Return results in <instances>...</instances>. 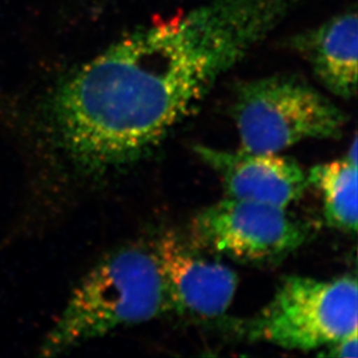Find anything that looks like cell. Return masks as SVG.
<instances>
[{
  "mask_svg": "<svg viewBox=\"0 0 358 358\" xmlns=\"http://www.w3.org/2000/svg\"><path fill=\"white\" fill-rule=\"evenodd\" d=\"M197 156L220 176L227 197L287 209L310 186L308 173L296 160L278 153L227 151L195 146Z\"/></svg>",
  "mask_w": 358,
  "mask_h": 358,
  "instance_id": "cell-7",
  "label": "cell"
},
{
  "mask_svg": "<svg viewBox=\"0 0 358 358\" xmlns=\"http://www.w3.org/2000/svg\"><path fill=\"white\" fill-rule=\"evenodd\" d=\"M194 234L217 253L241 261H268L297 250L308 230L287 209L227 197L197 213Z\"/></svg>",
  "mask_w": 358,
  "mask_h": 358,
  "instance_id": "cell-5",
  "label": "cell"
},
{
  "mask_svg": "<svg viewBox=\"0 0 358 358\" xmlns=\"http://www.w3.org/2000/svg\"><path fill=\"white\" fill-rule=\"evenodd\" d=\"M172 312L152 248L130 246L102 259L72 292L41 355L54 356L116 328Z\"/></svg>",
  "mask_w": 358,
  "mask_h": 358,
  "instance_id": "cell-2",
  "label": "cell"
},
{
  "mask_svg": "<svg viewBox=\"0 0 358 358\" xmlns=\"http://www.w3.org/2000/svg\"><path fill=\"white\" fill-rule=\"evenodd\" d=\"M357 162L348 157L315 166L308 173V183L322 195L328 227L349 234L357 230Z\"/></svg>",
  "mask_w": 358,
  "mask_h": 358,
  "instance_id": "cell-9",
  "label": "cell"
},
{
  "mask_svg": "<svg viewBox=\"0 0 358 358\" xmlns=\"http://www.w3.org/2000/svg\"><path fill=\"white\" fill-rule=\"evenodd\" d=\"M301 1L208 0L124 35L52 92L63 149L90 173L141 159Z\"/></svg>",
  "mask_w": 358,
  "mask_h": 358,
  "instance_id": "cell-1",
  "label": "cell"
},
{
  "mask_svg": "<svg viewBox=\"0 0 358 358\" xmlns=\"http://www.w3.org/2000/svg\"><path fill=\"white\" fill-rule=\"evenodd\" d=\"M152 252L167 287L172 312L215 319L230 308L239 280L236 271L202 257L176 234H164Z\"/></svg>",
  "mask_w": 358,
  "mask_h": 358,
  "instance_id": "cell-6",
  "label": "cell"
},
{
  "mask_svg": "<svg viewBox=\"0 0 358 358\" xmlns=\"http://www.w3.org/2000/svg\"><path fill=\"white\" fill-rule=\"evenodd\" d=\"M322 349H324V352H320V355L327 356V357H357V329L350 331L348 334H345V336H342Z\"/></svg>",
  "mask_w": 358,
  "mask_h": 358,
  "instance_id": "cell-10",
  "label": "cell"
},
{
  "mask_svg": "<svg viewBox=\"0 0 358 358\" xmlns=\"http://www.w3.org/2000/svg\"><path fill=\"white\" fill-rule=\"evenodd\" d=\"M357 14L348 10L301 35L294 44L324 87L336 96L352 99L357 92Z\"/></svg>",
  "mask_w": 358,
  "mask_h": 358,
  "instance_id": "cell-8",
  "label": "cell"
},
{
  "mask_svg": "<svg viewBox=\"0 0 358 358\" xmlns=\"http://www.w3.org/2000/svg\"><path fill=\"white\" fill-rule=\"evenodd\" d=\"M357 280L289 276L243 331L253 341L312 352L357 329Z\"/></svg>",
  "mask_w": 358,
  "mask_h": 358,
  "instance_id": "cell-4",
  "label": "cell"
},
{
  "mask_svg": "<svg viewBox=\"0 0 358 358\" xmlns=\"http://www.w3.org/2000/svg\"><path fill=\"white\" fill-rule=\"evenodd\" d=\"M234 117L241 149L280 153L306 139L341 137L347 115L305 81L273 76L238 90Z\"/></svg>",
  "mask_w": 358,
  "mask_h": 358,
  "instance_id": "cell-3",
  "label": "cell"
}]
</instances>
